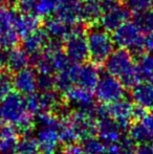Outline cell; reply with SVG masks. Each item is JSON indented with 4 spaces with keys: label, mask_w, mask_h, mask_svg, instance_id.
Listing matches in <instances>:
<instances>
[{
    "label": "cell",
    "mask_w": 153,
    "mask_h": 154,
    "mask_svg": "<svg viewBox=\"0 0 153 154\" xmlns=\"http://www.w3.org/2000/svg\"><path fill=\"white\" fill-rule=\"evenodd\" d=\"M0 123L13 125L21 135L33 132L36 127V120L27 109L24 95L12 91L0 102Z\"/></svg>",
    "instance_id": "6da1fadb"
},
{
    "label": "cell",
    "mask_w": 153,
    "mask_h": 154,
    "mask_svg": "<svg viewBox=\"0 0 153 154\" xmlns=\"http://www.w3.org/2000/svg\"><path fill=\"white\" fill-rule=\"evenodd\" d=\"M63 51L74 64L85 63L89 58L87 38L82 24H75L69 36L63 43Z\"/></svg>",
    "instance_id": "5b68a950"
},
{
    "label": "cell",
    "mask_w": 153,
    "mask_h": 154,
    "mask_svg": "<svg viewBox=\"0 0 153 154\" xmlns=\"http://www.w3.org/2000/svg\"><path fill=\"white\" fill-rule=\"evenodd\" d=\"M81 149L85 154H106V144L99 137H90L80 143Z\"/></svg>",
    "instance_id": "83f0119b"
},
{
    "label": "cell",
    "mask_w": 153,
    "mask_h": 154,
    "mask_svg": "<svg viewBox=\"0 0 153 154\" xmlns=\"http://www.w3.org/2000/svg\"><path fill=\"white\" fill-rule=\"evenodd\" d=\"M96 129L99 138L106 145L120 143L125 135L118 124L110 116L96 121Z\"/></svg>",
    "instance_id": "4fadbf2b"
},
{
    "label": "cell",
    "mask_w": 153,
    "mask_h": 154,
    "mask_svg": "<svg viewBox=\"0 0 153 154\" xmlns=\"http://www.w3.org/2000/svg\"><path fill=\"white\" fill-rule=\"evenodd\" d=\"M19 134L13 125L0 123V154H16Z\"/></svg>",
    "instance_id": "2e32d148"
},
{
    "label": "cell",
    "mask_w": 153,
    "mask_h": 154,
    "mask_svg": "<svg viewBox=\"0 0 153 154\" xmlns=\"http://www.w3.org/2000/svg\"><path fill=\"white\" fill-rule=\"evenodd\" d=\"M86 38L91 63L96 65L104 64L115 51L112 36L102 27H91L86 34Z\"/></svg>",
    "instance_id": "3957f363"
},
{
    "label": "cell",
    "mask_w": 153,
    "mask_h": 154,
    "mask_svg": "<svg viewBox=\"0 0 153 154\" xmlns=\"http://www.w3.org/2000/svg\"><path fill=\"white\" fill-rule=\"evenodd\" d=\"M136 68L141 81L153 83V55L144 54L137 58Z\"/></svg>",
    "instance_id": "603a6c76"
},
{
    "label": "cell",
    "mask_w": 153,
    "mask_h": 154,
    "mask_svg": "<svg viewBox=\"0 0 153 154\" xmlns=\"http://www.w3.org/2000/svg\"><path fill=\"white\" fill-rule=\"evenodd\" d=\"M103 14L99 24L106 32H115L120 25L128 21L130 12L124 5L118 4V1L102 0Z\"/></svg>",
    "instance_id": "52a82bcc"
},
{
    "label": "cell",
    "mask_w": 153,
    "mask_h": 154,
    "mask_svg": "<svg viewBox=\"0 0 153 154\" xmlns=\"http://www.w3.org/2000/svg\"><path fill=\"white\" fill-rule=\"evenodd\" d=\"M102 14V0H80L79 21L82 24H96L100 21Z\"/></svg>",
    "instance_id": "5bb4252c"
},
{
    "label": "cell",
    "mask_w": 153,
    "mask_h": 154,
    "mask_svg": "<svg viewBox=\"0 0 153 154\" xmlns=\"http://www.w3.org/2000/svg\"><path fill=\"white\" fill-rule=\"evenodd\" d=\"M93 92L102 104L115 103L126 97V88L123 86L120 80L107 72L100 75V79Z\"/></svg>",
    "instance_id": "8992f818"
},
{
    "label": "cell",
    "mask_w": 153,
    "mask_h": 154,
    "mask_svg": "<svg viewBox=\"0 0 153 154\" xmlns=\"http://www.w3.org/2000/svg\"><path fill=\"white\" fill-rule=\"evenodd\" d=\"M16 154H40L37 138L31 134L21 135L17 145Z\"/></svg>",
    "instance_id": "4316f807"
},
{
    "label": "cell",
    "mask_w": 153,
    "mask_h": 154,
    "mask_svg": "<svg viewBox=\"0 0 153 154\" xmlns=\"http://www.w3.org/2000/svg\"><path fill=\"white\" fill-rule=\"evenodd\" d=\"M118 154H137V144L128 134L124 135L121 140Z\"/></svg>",
    "instance_id": "d6a6232c"
},
{
    "label": "cell",
    "mask_w": 153,
    "mask_h": 154,
    "mask_svg": "<svg viewBox=\"0 0 153 154\" xmlns=\"http://www.w3.org/2000/svg\"><path fill=\"white\" fill-rule=\"evenodd\" d=\"M142 32L133 21H126L112 32V40L118 48L128 49L132 57L139 58L145 54L142 44L143 40Z\"/></svg>",
    "instance_id": "277c9868"
},
{
    "label": "cell",
    "mask_w": 153,
    "mask_h": 154,
    "mask_svg": "<svg viewBox=\"0 0 153 154\" xmlns=\"http://www.w3.org/2000/svg\"><path fill=\"white\" fill-rule=\"evenodd\" d=\"M142 44H143V48L145 54L153 55V32L144 35Z\"/></svg>",
    "instance_id": "d590c367"
},
{
    "label": "cell",
    "mask_w": 153,
    "mask_h": 154,
    "mask_svg": "<svg viewBox=\"0 0 153 154\" xmlns=\"http://www.w3.org/2000/svg\"><path fill=\"white\" fill-rule=\"evenodd\" d=\"M123 3L129 12L136 13L149 10L153 3V0H123Z\"/></svg>",
    "instance_id": "4dcf8cb0"
},
{
    "label": "cell",
    "mask_w": 153,
    "mask_h": 154,
    "mask_svg": "<svg viewBox=\"0 0 153 154\" xmlns=\"http://www.w3.org/2000/svg\"><path fill=\"white\" fill-rule=\"evenodd\" d=\"M62 0H37L36 15L39 17H50L55 14Z\"/></svg>",
    "instance_id": "f1b7e54d"
},
{
    "label": "cell",
    "mask_w": 153,
    "mask_h": 154,
    "mask_svg": "<svg viewBox=\"0 0 153 154\" xmlns=\"http://www.w3.org/2000/svg\"><path fill=\"white\" fill-rule=\"evenodd\" d=\"M14 29L19 35V37L29 36L36 31L40 29L41 20L40 17L36 14H22V13H17L14 20Z\"/></svg>",
    "instance_id": "ac0fdd59"
},
{
    "label": "cell",
    "mask_w": 153,
    "mask_h": 154,
    "mask_svg": "<svg viewBox=\"0 0 153 154\" xmlns=\"http://www.w3.org/2000/svg\"><path fill=\"white\" fill-rule=\"evenodd\" d=\"M131 97L135 105L147 110L153 109V83L139 82L131 89Z\"/></svg>",
    "instance_id": "d6986e66"
},
{
    "label": "cell",
    "mask_w": 153,
    "mask_h": 154,
    "mask_svg": "<svg viewBox=\"0 0 153 154\" xmlns=\"http://www.w3.org/2000/svg\"><path fill=\"white\" fill-rule=\"evenodd\" d=\"M107 73L118 78L125 88H131L141 82L136 63L128 49L118 48L113 51L104 63Z\"/></svg>",
    "instance_id": "7a4b0ae2"
},
{
    "label": "cell",
    "mask_w": 153,
    "mask_h": 154,
    "mask_svg": "<svg viewBox=\"0 0 153 154\" xmlns=\"http://www.w3.org/2000/svg\"><path fill=\"white\" fill-rule=\"evenodd\" d=\"M37 78L38 75L33 68L26 67L24 69H21V70L15 72L14 77H13L14 88L17 92L21 93L24 97L34 94L38 89Z\"/></svg>",
    "instance_id": "7c38bea8"
},
{
    "label": "cell",
    "mask_w": 153,
    "mask_h": 154,
    "mask_svg": "<svg viewBox=\"0 0 153 154\" xmlns=\"http://www.w3.org/2000/svg\"><path fill=\"white\" fill-rule=\"evenodd\" d=\"M139 122L147 128V130L152 134V136H153V112L152 111L148 112V113L146 114Z\"/></svg>",
    "instance_id": "8d00e7d4"
},
{
    "label": "cell",
    "mask_w": 153,
    "mask_h": 154,
    "mask_svg": "<svg viewBox=\"0 0 153 154\" xmlns=\"http://www.w3.org/2000/svg\"><path fill=\"white\" fill-rule=\"evenodd\" d=\"M151 10L153 11V3H152V5H151Z\"/></svg>",
    "instance_id": "b9f144b4"
},
{
    "label": "cell",
    "mask_w": 153,
    "mask_h": 154,
    "mask_svg": "<svg viewBox=\"0 0 153 154\" xmlns=\"http://www.w3.org/2000/svg\"><path fill=\"white\" fill-rule=\"evenodd\" d=\"M14 89L13 77L10 72L2 71L0 72V102L6 97Z\"/></svg>",
    "instance_id": "f546056e"
},
{
    "label": "cell",
    "mask_w": 153,
    "mask_h": 154,
    "mask_svg": "<svg viewBox=\"0 0 153 154\" xmlns=\"http://www.w3.org/2000/svg\"><path fill=\"white\" fill-rule=\"evenodd\" d=\"M4 66H5V64H4V51H0V72L3 71Z\"/></svg>",
    "instance_id": "f35d334b"
},
{
    "label": "cell",
    "mask_w": 153,
    "mask_h": 154,
    "mask_svg": "<svg viewBox=\"0 0 153 154\" xmlns=\"http://www.w3.org/2000/svg\"><path fill=\"white\" fill-rule=\"evenodd\" d=\"M48 37L42 29H38L33 34L24 37L22 41V47L21 48L31 57L37 56L43 53L48 44Z\"/></svg>",
    "instance_id": "e0dca14e"
},
{
    "label": "cell",
    "mask_w": 153,
    "mask_h": 154,
    "mask_svg": "<svg viewBox=\"0 0 153 154\" xmlns=\"http://www.w3.org/2000/svg\"><path fill=\"white\" fill-rule=\"evenodd\" d=\"M74 25H68L58 19L57 17H48L43 25V31L47 35L49 41L64 43L70 32Z\"/></svg>",
    "instance_id": "9a60e30c"
},
{
    "label": "cell",
    "mask_w": 153,
    "mask_h": 154,
    "mask_svg": "<svg viewBox=\"0 0 153 154\" xmlns=\"http://www.w3.org/2000/svg\"><path fill=\"white\" fill-rule=\"evenodd\" d=\"M110 118H112L123 131H128L130 125L133 123V109L134 104L126 97L115 103L107 104Z\"/></svg>",
    "instance_id": "9c48e42d"
},
{
    "label": "cell",
    "mask_w": 153,
    "mask_h": 154,
    "mask_svg": "<svg viewBox=\"0 0 153 154\" xmlns=\"http://www.w3.org/2000/svg\"><path fill=\"white\" fill-rule=\"evenodd\" d=\"M37 0H19L17 2V8L22 14H36Z\"/></svg>",
    "instance_id": "e575fe53"
},
{
    "label": "cell",
    "mask_w": 153,
    "mask_h": 154,
    "mask_svg": "<svg viewBox=\"0 0 153 154\" xmlns=\"http://www.w3.org/2000/svg\"><path fill=\"white\" fill-rule=\"evenodd\" d=\"M19 35L15 31L14 25L0 26V51H8L19 43Z\"/></svg>",
    "instance_id": "cb8c5ba5"
},
{
    "label": "cell",
    "mask_w": 153,
    "mask_h": 154,
    "mask_svg": "<svg viewBox=\"0 0 153 154\" xmlns=\"http://www.w3.org/2000/svg\"><path fill=\"white\" fill-rule=\"evenodd\" d=\"M4 1V0H0V4H1L2 3V2H3Z\"/></svg>",
    "instance_id": "60d3db41"
},
{
    "label": "cell",
    "mask_w": 153,
    "mask_h": 154,
    "mask_svg": "<svg viewBox=\"0 0 153 154\" xmlns=\"http://www.w3.org/2000/svg\"><path fill=\"white\" fill-rule=\"evenodd\" d=\"M66 118L79 138L80 143L98 135L96 120L93 116L81 111L72 110L70 113L66 116Z\"/></svg>",
    "instance_id": "ba28073f"
},
{
    "label": "cell",
    "mask_w": 153,
    "mask_h": 154,
    "mask_svg": "<svg viewBox=\"0 0 153 154\" xmlns=\"http://www.w3.org/2000/svg\"><path fill=\"white\" fill-rule=\"evenodd\" d=\"M128 135L136 143L139 144H143V143L152 142L153 136L147 130V128L143 125L139 121L137 122H133L130 125L128 129Z\"/></svg>",
    "instance_id": "484cf974"
},
{
    "label": "cell",
    "mask_w": 153,
    "mask_h": 154,
    "mask_svg": "<svg viewBox=\"0 0 153 154\" xmlns=\"http://www.w3.org/2000/svg\"><path fill=\"white\" fill-rule=\"evenodd\" d=\"M132 21L135 23L142 32H153V11L145 10L141 12L133 13Z\"/></svg>",
    "instance_id": "d4e9b609"
},
{
    "label": "cell",
    "mask_w": 153,
    "mask_h": 154,
    "mask_svg": "<svg viewBox=\"0 0 153 154\" xmlns=\"http://www.w3.org/2000/svg\"><path fill=\"white\" fill-rule=\"evenodd\" d=\"M31 63L29 56L20 47H14L8 51H4V64L10 71H17L29 67Z\"/></svg>",
    "instance_id": "ffe728a7"
},
{
    "label": "cell",
    "mask_w": 153,
    "mask_h": 154,
    "mask_svg": "<svg viewBox=\"0 0 153 154\" xmlns=\"http://www.w3.org/2000/svg\"><path fill=\"white\" fill-rule=\"evenodd\" d=\"M38 90L50 91L55 89V75L48 73H39L37 78Z\"/></svg>",
    "instance_id": "1f68e13d"
},
{
    "label": "cell",
    "mask_w": 153,
    "mask_h": 154,
    "mask_svg": "<svg viewBox=\"0 0 153 154\" xmlns=\"http://www.w3.org/2000/svg\"><path fill=\"white\" fill-rule=\"evenodd\" d=\"M75 84L78 87L93 91L100 79L98 67L93 63L74 64Z\"/></svg>",
    "instance_id": "30bf717a"
},
{
    "label": "cell",
    "mask_w": 153,
    "mask_h": 154,
    "mask_svg": "<svg viewBox=\"0 0 153 154\" xmlns=\"http://www.w3.org/2000/svg\"><path fill=\"white\" fill-rule=\"evenodd\" d=\"M4 1L8 4H17V2H18L19 0H4Z\"/></svg>",
    "instance_id": "ab89813d"
},
{
    "label": "cell",
    "mask_w": 153,
    "mask_h": 154,
    "mask_svg": "<svg viewBox=\"0 0 153 154\" xmlns=\"http://www.w3.org/2000/svg\"><path fill=\"white\" fill-rule=\"evenodd\" d=\"M137 154H153V142L137 145Z\"/></svg>",
    "instance_id": "74e56055"
},
{
    "label": "cell",
    "mask_w": 153,
    "mask_h": 154,
    "mask_svg": "<svg viewBox=\"0 0 153 154\" xmlns=\"http://www.w3.org/2000/svg\"><path fill=\"white\" fill-rule=\"evenodd\" d=\"M113 1H118V0H113Z\"/></svg>",
    "instance_id": "7bdbcfd3"
},
{
    "label": "cell",
    "mask_w": 153,
    "mask_h": 154,
    "mask_svg": "<svg viewBox=\"0 0 153 154\" xmlns=\"http://www.w3.org/2000/svg\"><path fill=\"white\" fill-rule=\"evenodd\" d=\"M75 75H74V64L68 69L57 72L55 75V89L57 92L65 94L72 88L75 87Z\"/></svg>",
    "instance_id": "7402d4cb"
},
{
    "label": "cell",
    "mask_w": 153,
    "mask_h": 154,
    "mask_svg": "<svg viewBox=\"0 0 153 154\" xmlns=\"http://www.w3.org/2000/svg\"><path fill=\"white\" fill-rule=\"evenodd\" d=\"M39 144L40 154H56L59 151L60 138L58 127L39 126L36 136Z\"/></svg>",
    "instance_id": "8fae6325"
},
{
    "label": "cell",
    "mask_w": 153,
    "mask_h": 154,
    "mask_svg": "<svg viewBox=\"0 0 153 154\" xmlns=\"http://www.w3.org/2000/svg\"><path fill=\"white\" fill-rule=\"evenodd\" d=\"M79 5L80 0H62L55 17L68 25H75L79 21Z\"/></svg>",
    "instance_id": "44dd1931"
},
{
    "label": "cell",
    "mask_w": 153,
    "mask_h": 154,
    "mask_svg": "<svg viewBox=\"0 0 153 154\" xmlns=\"http://www.w3.org/2000/svg\"><path fill=\"white\" fill-rule=\"evenodd\" d=\"M17 12L13 8L0 4V26L13 25Z\"/></svg>",
    "instance_id": "836d02e7"
}]
</instances>
